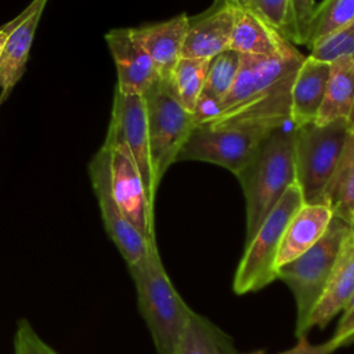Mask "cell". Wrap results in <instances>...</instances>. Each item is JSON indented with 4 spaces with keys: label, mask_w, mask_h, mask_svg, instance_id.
<instances>
[{
    "label": "cell",
    "mask_w": 354,
    "mask_h": 354,
    "mask_svg": "<svg viewBox=\"0 0 354 354\" xmlns=\"http://www.w3.org/2000/svg\"><path fill=\"white\" fill-rule=\"evenodd\" d=\"M295 133L290 122L271 130L259 144L248 165L236 174L246 203V241L296 183Z\"/></svg>",
    "instance_id": "cell-1"
},
{
    "label": "cell",
    "mask_w": 354,
    "mask_h": 354,
    "mask_svg": "<svg viewBox=\"0 0 354 354\" xmlns=\"http://www.w3.org/2000/svg\"><path fill=\"white\" fill-rule=\"evenodd\" d=\"M137 293L138 310L149 329L158 354H171L183 336L194 310L181 299L171 283L156 241L147 254L127 266Z\"/></svg>",
    "instance_id": "cell-2"
},
{
    "label": "cell",
    "mask_w": 354,
    "mask_h": 354,
    "mask_svg": "<svg viewBox=\"0 0 354 354\" xmlns=\"http://www.w3.org/2000/svg\"><path fill=\"white\" fill-rule=\"evenodd\" d=\"M249 57L253 71L249 101L225 120L209 127H256L271 131L290 122V90L306 55L292 44L272 57Z\"/></svg>",
    "instance_id": "cell-3"
},
{
    "label": "cell",
    "mask_w": 354,
    "mask_h": 354,
    "mask_svg": "<svg viewBox=\"0 0 354 354\" xmlns=\"http://www.w3.org/2000/svg\"><path fill=\"white\" fill-rule=\"evenodd\" d=\"M350 228L351 225L333 216L317 243L277 270V279L286 283L295 297L297 339L307 336L308 318L326 288Z\"/></svg>",
    "instance_id": "cell-4"
},
{
    "label": "cell",
    "mask_w": 354,
    "mask_h": 354,
    "mask_svg": "<svg viewBox=\"0 0 354 354\" xmlns=\"http://www.w3.org/2000/svg\"><path fill=\"white\" fill-rule=\"evenodd\" d=\"M350 120L310 123L295 133V171L304 203H326L325 192L342 158Z\"/></svg>",
    "instance_id": "cell-5"
},
{
    "label": "cell",
    "mask_w": 354,
    "mask_h": 354,
    "mask_svg": "<svg viewBox=\"0 0 354 354\" xmlns=\"http://www.w3.org/2000/svg\"><path fill=\"white\" fill-rule=\"evenodd\" d=\"M303 203L300 187L297 183L290 184L254 235L246 241L243 256L234 275L235 293L257 292L277 279V256L283 231Z\"/></svg>",
    "instance_id": "cell-6"
},
{
    "label": "cell",
    "mask_w": 354,
    "mask_h": 354,
    "mask_svg": "<svg viewBox=\"0 0 354 354\" xmlns=\"http://www.w3.org/2000/svg\"><path fill=\"white\" fill-rule=\"evenodd\" d=\"M144 100L153 181L158 188L196 126L192 113L177 101L165 79H158L144 94Z\"/></svg>",
    "instance_id": "cell-7"
},
{
    "label": "cell",
    "mask_w": 354,
    "mask_h": 354,
    "mask_svg": "<svg viewBox=\"0 0 354 354\" xmlns=\"http://www.w3.org/2000/svg\"><path fill=\"white\" fill-rule=\"evenodd\" d=\"M268 130L256 127L196 126L177 160H199L218 165L235 176L248 165Z\"/></svg>",
    "instance_id": "cell-8"
},
{
    "label": "cell",
    "mask_w": 354,
    "mask_h": 354,
    "mask_svg": "<svg viewBox=\"0 0 354 354\" xmlns=\"http://www.w3.org/2000/svg\"><path fill=\"white\" fill-rule=\"evenodd\" d=\"M108 151L111 192L123 216L149 241L155 238L153 202L149 199L142 177L123 144L105 140Z\"/></svg>",
    "instance_id": "cell-9"
},
{
    "label": "cell",
    "mask_w": 354,
    "mask_h": 354,
    "mask_svg": "<svg viewBox=\"0 0 354 354\" xmlns=\"http://www.w3.org/2000/svg\"><path fill=\"white\" fill-rule=\"evenodd\" d=\"M105 140L123 144L127 148L142 177L149 199L155 202L158 188L153 181L144 95L122 94L115 88Z\"/></svg>",
    "instance_id": "cell-10"
},
{
    "label": "cell",
    "mask_w": 354,
    "mask_h": 354,
    "mask_svg": "<svg viewBox=\"0 0 354 354\" xmlns=\"http://www.w3.org/2000/svg\"><path fill=\"white\" fill-rule=\"evenodd\" d=\"M88 174L98 201L101 217L108 236L116 245L127 266L140 261L156 239H147L119 210L111 192L108 151L102 145L88 163Z\"/></svg>",
    "instance_id": "cell-11"
},
{
    "label": "cell",
    "mask_w": 354,
    "mask_h": 354,
    "mask_svg": "<svg viewBox=\"0 0 354 354\" xmlns=\"http://www.w3.org/2000/svg\"><path fill=\"white\" fill-rule=\"evenodd\" d=\"M105 41L115 61L116 90L129 95H144L159 79L156 68L134 37L131 28H115L106 32Z\"/></svg>",
    "instance_id": "cell-12"
},
{
    "label": "cell",
    "mask_w": 354,
    "mask_h": 354,
    "mask_svg": "<svg viewBox=\"0 0 354 354\" xmlns=\"http://www.w3.org/2000/svg\"><path fill=\"white\" fill-rule=\"evenodd\" d=\"M236 7V3L224 1L210 14L189 22L181 48V58L210 61L228 50Z\"/></svg>",
    "instance_id": "cell-13"
},
{
    "label": "cell",
    "mask_w": 354,
    "mask_h": 354,
    "mask_svg": "<svg viewBox=\"0 0 354 354\" xmlns=\"http://www.w3.org/2000/svg\"><path fill=\"white\" fill-rule=\"evenodd\" d=\"M189 22L187 14H180L167 21L131 28L134 37L151 57L159 79H167L181 58Z\"/></svg>",
    "instance_id": "cell-14"
},
{
    "label": "cell",
    "mask_w": 354,
    "mask_h": 354,
    "mask_svg": "<svg viewBox=\"0 0 354 354\" xmlns=\"http://www.w3.org/2000/svg\"><path fill=\"white\" fill-rule=\"evenodd\" d=\"M354 295V227L347 232L339 259L326 288L313 310L307 333L313 328H324L337 314H340Z\"/></svg>",
    "instance_id": "cell-15"
},
{
    "label": "cell",
    "mask_w": 354,
    "mask_h": 354,
    "mask_svg": "<svg viewBox=\"0 0 354 354\" xmlns=\"http://www.w3.org/2000/svg\"><path fill=\"white\" fill-rule=\"evenodd\" d=\"M330 62L306 55L290 90V123L299 129L314 123L324 101Z\"/></svg>",
    "instance_id": "cell-16"
},
{
    "label": "cell",
    "mask_w": 354,
    "mask_h": 354,
    "mask_svg": "<svg viewBox=\"0 0 354 354\" xmlns=\"http://www.w3.org/2000/svg\"><path fill=\"white\" fill-rule=\"evenodd\" d=\"M332 218L333 212L329 205L303 203L283 231L277 256V270L317 243L326 232Z\"/></svg>",
    "instance_id": "cell-17"
},
{
    "label": "cell",
    "mask_w": 354,
    "mask_h": 354,
    "mask_svg": "<svg viewBox=\"0 0 354 354\" xmlns=\"http://www.w3.org/2000/svg\"><path fill=\"white\" fill-rule=\"evenodd\" d=\"M47 0H33L32 11L12 29L0 57V105L22 77Z\"/></svg>",
    "instance_id": "cell-18"
},
{
    "label": "cell",
    "mask_w": 354,
    "mask_h": 354,
    "mask_svg": "<svg viewBox=\"0 0 354 354\" xmlns=\"http://www.w3.org/2000/svg\"><path fill=\"white\" fill-rule=\"evenodd\" d=\"M293 43L249 7H236L228 48L241 55L272 57Z\"/></svg>",
    "instance_id": "cell-19"
},
{
    "label": "cell",
    "mask_w": 354,
    "mask_h": 354,
    "mask_svg": "<svg viewBox=\"0 0 354 354\" xmlns=\"http://www.w3.org/2000/svg\"><path fill=\"white\" fill-rule=\"evenodd\" d=\"M354 112V59L342 57L330 62L329 79L315 124L337 119L351 120Z\"/></svg>",
    "instance_id": "cell-20"
},
{
    "label": "cell",
    "mask_w": 354,
    "mask_h": 354,
    "mask_svg": "<svg viewBox=\"0 0 354 354\" xmlns=\"http://www.w3.org/2000/svg\"><path fill=\"white\" fill-rule=\"evenodd\" d=\"M171 354H238V351L225 332L194 311Z\"/></svg>",
    "instance_id": "cell-21"
},
{
    "label": "cell",
    "mask_w": 354,
    "mask_h": 354,
    "mask_svg": "<svg viewBox=\"0 0 354 354\" xmlns=\"http://www.w3.org/2000/svg\"><path fill=\"white\" fill-rule=\"evenodd\" d=\"M333 216L354 227V131L350 130L333 178L325 192Z\"/></svg>",
    "instance_id": "cell-22"
},
{
    "label": "cell",
    "mask_w": 354,
    "mask_h": 354,
    "mask_svg": "<svg viewBox=\"0 0 354 354\" xmlns=\"http://www.w3.org/2000/svg\"><path fill=\"white\" fill-rule=\"evenodd\" d=\"M207 66V59L180 58L170 76L165 79L171 94L191 113L203 91Z\"/></svg>",
    "instance_id": "cell-23"
},
{
    "label": "cell",
    "mask_w": 354,
    "mask_h": 354,
    "mask_svg": "<svg viewBox=\"0 0 354 354\" xmlns=\"http://www.w3.org/2000/svg\"><path fill=\"white\" fill-rule=\"evenodd\" d=\"M353 18L354 0H322L315 7L306 46H313L318 40L340 29Z\"/></svg>",
    "instance_id": "cell-24"
},
{
    "label": "cell",
    "mask_w": 354,
    "mask_h": 354,
    "mask_svg": "<svg viewBox=\"0 0 354 354\" xmlns=\"http://www.w3.org/2000/svg\"><path fill=\"white\" fill-rule=\"evenodd\" d=\"M241 65V54L225 50L209 61L203 94L223 100L234 83Z\"/></svg>",
    "instance_id": "cell-25"
},
{
    "label": "cell",
    "mask_w": 354,
    "mask_h": 354,
    "mask_svg": "<svg viewBox=\"0 0 354 354\" xmlns=\"http://www.w3.org/2000/svg\"><path fill=\"white\" fill-rule=\"evenodd\" d=\"M308 48V55L326 62H332L342 57L354 59V18Z\"/></svg>",
    "instance_id": "cell-26"
},
{
    "label": "cell",
    "mask_w": 354,
    "mask_h": 354,
    "mask_svg": "<svg viewBox=\"0 0 354 354\" xmlns=\"http://www.w3.org/2000/svg\"><path fill=\"white\" fill-rule=\"evenodd\" d=\"M315 0H289V17L283 36L293 44H307Z\"/></svg>",
    "instance_id": "cell-27"
},
{
    "label": "cell",
    "mask_w": 354,
    "mask_h": 354,
    "mask_svg": "<svg viewBox=\"0 0 354 354\" xmlns=\"http://www.w3.org/2000/svg\"><path fill=\"white\" fill-rule=\"evenodd\" d=\"M14 354H58L33 329L26 319H19L14 335Z\"/></svg>",
    "instance_id": "cell-28"
},
{
    "label": "cell",
    "mask_w": 354,
    "mask_h": 354,
    "mask_svg": "<svg viewBox=\"0 0 354 354\" xmlns=\"http://www.w3.org/2000/svg\"><path fill=\"white\" fill-rule=\"evenodd\" d=\"M267 24L285 33L289 17V0H249L248 6Z\"/></svg>",
    "instance_id": "cell-29"
},
{
    "label": "cell",
    "mask_w": 354,
    "mask_h": 354,
    "mask_svg": "<svg viewBox=\"0 0 354 354\" xmlns=\"http://www.w3.org/2000/svg\"><path fill=\"white\" fill-rule=\"evenodd\" d=\"M221 109H223V106H221L220 100L202 93L195 104L194 111H192V118H194L195 126L213 124L220 118Z\"/></svg>",
    "instance_id": "cell-30"
},
{
    "label": "cell",
    "mask_w": 354,
    "mask_h": 354,
    "mask_svg": "<svg viewBox=\"0 0 354 354\" xmlns=\"http://www.w3.org/2000/svg\"><path fill=\"white\" fill-rule=\"evenodd\" d=\"M339 348H340L339 344L332 337L322 343H311L307 339V336H303V337H299L297 343L293 347L277 354H333ZM241 354H268V353L263 350H256V351L241 353Z\"/></svg>",
    "instance_id": "cell-31"
},
{
    "label": "cell",
    "mask_w": 354,
    "mask_h": 354,
    "mask_svg": "<svg viewBox=\"0 0 354 354\" xmlns=\"http://www.w3.org/2000/svg\"><path fill=\"white\" fill-rule=\"evenodd\" d=\"M340 314L342 315L336 326V330L332 335V339L342 348L344 346L354 343V295Z\"/></svg>",
    "instance_id": "cell-32"
},
{
    "label": "cell",
    "mask_w": 354,
    "mask_h": 354,
    "mask_svg": "<svg viewBox=\"0 0 354 354\" xmlns=\"http://www.w3.org/2000/svg\"><path fill=\"white\" fill-rule=\"evenodd\" d=\"M32 8H33V0L22 10V12H19V14H18L17 17H14L11 21H8V22H6L4 25L0 26V57H1L3 48H4V46H6V41H7L8 36H10V33H11L12 29L32 11Z\"/></svg>",
    "instance_id": "cell-33"
},
{
    "label": "cell",
    "mask_w": 354,
    "mask_h": 354,
    "mask_svg": "<svg viewBox=\"0 0 354 354\" xmlns=\"http://www.w3.org/2000/svg\"><path fill=\"white\" fill-rule=\"evenodd\" d=\"M235 3H236V4H239V6L246 7V6H248V3H249V0H235Z\"/></svg>",
    "instance_id": "cell-34"
},
{
    "label": "cell",
    "mask_w": 354,
    "mask_h": 354,
    "mask_svg": "<svg viewBox=\"0 0 354 354\" xmlns=\"http://www.w3.org/2000/svg\"><path fill=\"white\" fill-rule=\"evenodd\" d=\"M350 130L354 131V112H353V116H351V120H350Z\"/></svg>",
    "instance_id": "cell-35"
},
{
    "label": "cell",
    "mask_w": 354,
    "mask_h": 354,
    "mask_svg": "<svg viewBox=\"0 0 354 354\" xmlns=\"http://www.w3.org/2000/svg\"><path fill=\"white\" fill-rule=\"evenodd\" d=\"M224 1H232V3H235V0H224Z\"/></svg>",
    "instance_id": "cell-36"
}]
</instances>
